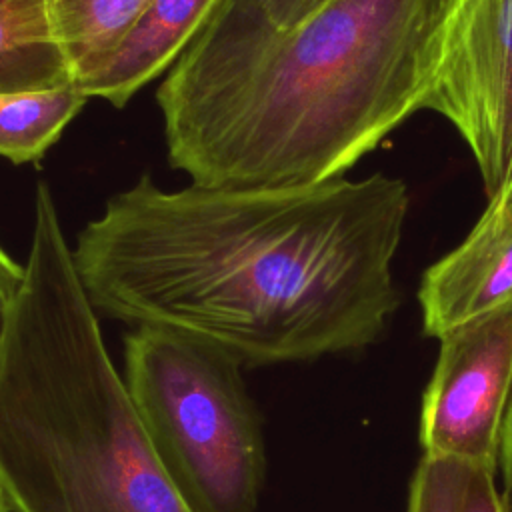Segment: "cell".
I'll list each match as a JSON object with an SVG mask.
<instances>
[{
  "label": "cell",
  "mask_w": 512,
  "mask_h": 512,
  "mask_svg": "<svg viewBox=\"0 0 512 512\" xmlns=\"http://www.w3.org/2000/svg\"><path fill=\"white\" fill-rule=\"evenodd\" d=\"M418 302L430 338L512 302V172L468 236L426 268Z\"/></svg>",
  "instance_id": "obj_7"
},
{
  "label": "cell",
  "mask_w": 512,
  "mask_h": 512,
  "mask_svg": "<svg viewBox=\"0 0 512 512\" xmlns=\"http://www.w3.org/2000/svg\"><path fill=\"white\" fill-rule=\"evenodd\" d=\"M410 206L374 172L292 186L114 194L78 234L74 260L96 310L208 340L242 364L314 360L378 342Z\"/></svg>",
  "instance_id": "obj_1"
},
{
  "label": "cell",
  "mask_w": 512,
  "mask_h": 512,
  "mask_svg": "<svg viewBox=\"0 0 512 512\" xmlns=\"http://www.w3.org/2000/svg\"><path fill=\"white\" fill-rule=\"evenodd\" d=\"M498 470L502 476V500H504L506 512H512V400L502 426Z\"/></svg>",
  "instance_id": "obj_15"
},
{
  "label": "cell",
  "mask_w": 512,
  "mask_h": 512,
  "mask_svg": "<svg viewBox=\"0 0 512 512\" xmlns=\"http://www.w3.org/2000/svg\"><path fill=\"white\" fill-rule=\"evenodd\" d=\"M24 280V264H18L2 246H0V342L6 328V320L14 298Z\"/></svg>",
  "instance_id": "obj_14"
},
{
  "label": "cell",
  "mask_w": 512,
  "mask_h": 512,
  "mask_svg": "<svg viewBox=\"0 0 512 512\" xmlns=\"http://www.w3.org/2000/svg\"><path fill=\"white\" fill-rule=\"evenodd\" d=\"M406 512H506L496 470L456 456L422 454L408 486Z\"/></svg>",
  "instance_id": "obj_11"
},
{
  "label": "cell",
  "mask_w": 512,
  "mask_h": 512,
  "mask_svg": "<svg viewBox=\"0 0 512 512\" xmlns=\"http://www.w3.org/2000/svg\"><path fill=\"white\" fill-rule=\"evenodd\" d=\"M422 394V454L456 456L498 472L512 400V302L444 332Z\"/></svg>",
  "instance_id": "obj_6"
},
{
  "label": "cell",
  "mask_w": 512,
  "mask_h": 512,
  "mask_svg": "<svg viewBox=\"0 0 512 512\" xmlns=\"http://www.w3.org/2000/svg\"><path fill=\"white\" fill-rule=\"evenodd\" d=\"M422 108L456 128L492 198L512 172V0H452Z\"/></svg>",
  "instance_id": "obj_5"
},
{
  "label": "cell",
  "mask_w": 512,
  "mask_h": 512,
  "mask_svg": "<svg viewBox=\"0 0 512 512\" xmlns=\"http://www.w3.org/2000/svg\"><path fill=\"white\" fill-rule=\"evenodd\" d=\"M228 350L162 326L124 340V384L190 512H256L266 476L260 416Z\"/></svg>",
  "instance_id": "obj_4"
},
{
  "label": "cell",
  "mask_w": 512,
  "mask_h": 512,
  "mask_svg": "<svg viewBox=\"0 0 512 512\" xmlns=\"http://www.w3.org/2000/svg\"><path fill=\"white\" fill-rule=\"evenodd\" d=\"M0 484L12 512H190L106 350L46 182L0 342Z\"/></svg>",
  "instance_id": "obj_3"
},
{
  "label": "cell",
  "mask_w": 512,
  "mask_h": 512,
  "mask_svg": "<svg viewBox=\"0 0 512 512\" xmlns=\"http://www.w3.org/2000/svg\"><path fill=\"white\" fill-rule=\"evenodd\" d=\"M0 512H12L10 502H8V496H6L4 488H2V484H0Z\"/></svg>",
  "instance_id": "obj_16"
},
{
  "label": "cell",
  "mask_w": 512,
  "mask_h": 512,
  "mask_svg": "<svg viewBox=\"0 0 512 512\" xmlns=\"http://www.w3.org/2000/svg\"><path fill=\"white\" fill-rule=\"evenodd\" d=\"M152 0H58V24L76 84L116 52Z\"/></svg>",
  "instance_id": "obj_12"
},
{
  "label": "cell",
  "mask_w": 512,
  "mask_h": 512,
  "mask_svg": "<svg viewBox=\"0 0 512 512\" xmlns=\"http://www.w3.org/2000/svg\"><path fill=\"white\" fill-rule=\"evenodd\" d=\"M452 0H330L288 30L220 0L156 92L172 168L210 188L342 176L422 110Z\"/></svg>",
  "instance_id": "obj_2"
},
{
  "label": "cell",
  "mask_w": 512,
  "mask_h": 512,
  "mask_svg": "<svg viewBox=\"0 0 512 512\" xmlns=\"http://www.w3.org/2000/svg\"><path fill=\"white\" fill-rule=\"evenodd\" d=\"M258 16H262L270 26L278 30H288L314 14L330 0H242Z\"/></svg>",
  "instance_id": "obj_13"
},
{
  "label": "cell",
  "mask_w": 512,
  "mask_h": 512,
  "mask_svg": "<svg viewBox=\"0 0 512 512\" xmlns=\"http://www.w3.org/2000/svg\"><path fill=\"white\" fill-rule=\"evenodd\" d=\"M76 86L58 0H0V92Z\"/></svg>",
  "instance_id": "obj_9"
},
{
  "label": "cell",
  "mask_w": 512,
  "mask_h": 512,
  "mask_svg": "<svg viewBox=\"0 0 512 512\" xmlns=\"http://www.w3.org/2000/svg\"><path fill=\"white\" fill-rule=\"evenodd\" d=\"M86 102L76 86L0 92V156L14 164L40 160Z\"/></svg>",
  "instance_id": "obj_10"
},
{
  "label": "cell",
  "mask_w": 512,
  "mask_h": 512,
  "mask_svg": "<svg viewBox=\"0 0 512 512\" xmlns=\"http://www.w3.org/2000/svg\"><path fill=\"white\" fill-rule=\"evenodd\" d=\"M220 0H152L116 52L76 84L88 98L122 108L182 56Z\"/></svg>",
  "instance_id": "obj_8"
}]
</instances>
